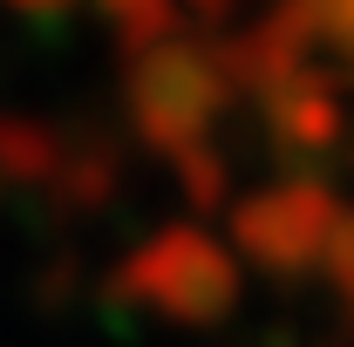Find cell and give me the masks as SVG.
I'll return each instance as SVG.
<instances>
[{"label":"cell","mask_w":354,"mask_h":347,"mask_svg":"<svg viewBox=\"0 0 354 347\" xmlns=\"http://www.w3.org/2000/svg\"><path fill=\"white\" fill-rule=\"evenodd\" d=\"M109 293L171 327H218L239 313L245 279H239V259L205 225H164L109 272Z\"/></svg>","instance_id":"1"},{"label":"cell","mask_w":354,"mask_h":347,"mask_svg":"<svg viewBox=\"0 0 354 347\" xmlns=\"http://www.w3.org/2000/svg\"><path fill=\"white\" fill-rule=\"evenodd\" d=\"M225 102H232V82L218 75V55L212 41H164L150 55L123 62V109H130V130L150 143V150H198L212 143Z\"/></svg>","instance_id":"2"},{"label":"cell","mask_w":354,"mask_h":347,"mask_svg":"<svg viewBox=\"0 0 354 347\" xmlns=\"http://www.w3.org/2000/svg\"><path fill=\"white\" fill-rule=\"evenodd\" d=\"M334 218H341V198L320 177H279L232 205V245L272 279H300L320 265Z\"/></svg>","instance_id":"3"},{"label":"cell","mask_w":354,"mask_h":347,"mask_svg":"<svg viewBox=\"0 0 354 347\" xmlns=\"http://www.w3.org/2000/svg\"><path fill=\"white\" fill-rule=\"evenodd\" d=\"M259 123H266V143L286 164H313L341 143V88L320 68H300L286 82L259 88Z\"/></svg>","instance_id":"4"},{"label":"cell","mask_w":354,"mask_h":347,"mask_svg":"<svg viewBox=\"0 0 354 347\" xmlns=\"http://www.w3.org/2000/svg\"><path fill=\"white\" fill-rule=\"evenodd\" d=\"M123 184V150L116 136L102 130H62V157H55V177H48V198L62 212H102Z\"/></svg>","instance_id":"5"},{"label":"cell","mask_w":354,"mask_h":347,"mask_svg":"<svg viewBox=\"0 0 354 347\" xmlns=\"http://www.w3.org/2000/svg\"><path fill=\"white\" fill-rule=\"evenodd\" d=\"M55 157H62V130L55 123L21 116V109H0V191L7 184H41L48 191Z\"/></svg>","instance_id":"6"},{"label":"cell","mask_w":354,"mask_h":347,"mask_svg":"<svg viewBox=\"0 0 354 347\" xmlns=\"http://www.w3.org/2000/svg\"><path fill=\"white\" fill-rule=\"evenodd\" d=\"M171 171H177V184H184V198H191V212H198V218H212L225 198H232V164H225V150H218V143L177 150V157H171Z\"/></svg>","instance_id":"7"},{"label":"cell","mask_w":354,"mask_h":347,"mask_svg":"<svg viewBox=\"0 0 354 347\" xmlns=\"http://www.w3.org/2000/svg\"><path fill=\"white\" fill-rule=\"evenodd\" d=\"M184 28H191V21H184L177 7H116V14H109V35H116V55H123V62L177 41Z\"/></svg>","instance_id":"8"},{"label":"cell","mask_w":354,"mask_h":347,"mask_svg":"<svg viewBox=\"0 0 354 347\" xmlns=\"http://www.w3.org/2000/svg\"><path fill=\"white\" fill-rule=\"evenodd\" d=\"M320 286L334 293V306H341V320L354 327V212L341 205V218H334V232H327V245H320Z\"/></svg>","instance_id":"9"},{"label":"cell","mask_w":354,"mask_h":347,"mask_svg":"<svg viewBox=\"0 0 354 347\" xmlns=\"http://www.w3.org/2000/svg\"><path fill=\"white\" fill-rule=\"evenodd\" d=\"M320 41H334L341 68L354 75V7H334V14H320Z\"/></svg>","instance_id":"10"}]
</instances>
